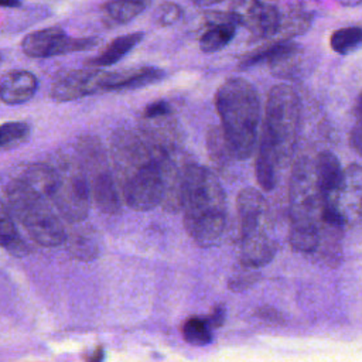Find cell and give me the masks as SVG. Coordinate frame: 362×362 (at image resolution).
<instances>
[{
  "label": "cell",
  "instance_id": "6da1fadb",
  "mask_svg": "<svg viewBox=\"0 0 362 362\" xmlns=\"http://www.w3.org/2000/svg\"><path fill=\"white\" fill-rule=\"evenodd\" d=\"M301 122V103L297 92L284 83L273 86L266 98L257 141L255 173L257 184L272 191L281 168L290 161Z\"/></svg>",
  "mask_w": 362,
  "mask_h": 362
},
{
  "label": "cell",
  "instance_id": "7a4b0ae2",
  "mask_svg": "<svg viewBox=\"0 0 362 362\" xmlns=\"http://www.w3.org/2000/svg\"><path fill=\"white\" fill-rule=\"evenodd\" d=\"M109 156L120 197L127 206L134 211H148L161 204L164 192L161 167L139 132L115 130Z\"/></svg>",
  "mask_w": 362,
  "mask_h": 362
},
{
  "label": "cell",
  "instance_id": "3957f363",
  "mask_svg": "<svg viewBox=\"0 0 362 362\" xmlns=\"http://www.w3.org/2000/svg\"><path fill=\"white\" fill-rule=\"evenodd\" d=\"M181 211L185 229L197 245L218 243L226 226L225 191L218 177L194 160L185 174Z\"/></svg>",
  "mask_w": 362,
  "mask_h": 362
},
{
  "label": "cell",
  "instance_id": "277c9868",
  "mask_svg": "<svg viewBox=\"0 0 362 362\" xmlns=\"http://www.w3.org/2000/svg\"><path fill=\"white\" fill-rule=\"evenodd\" d=\"M40 191L68 222H82L90 206V189L76 157L59 156L52 163L31 164L21 177Z\"/></svg>",
  "mask_w": 362,
  "mask_h": 362
},
{
  "label": "cell",
  "instance_id": "5b68a950",
  "mask_svg": "<svg viewBox=\"0 0 362 362\" xmlns=\"http://www.w3.org/2000/svg\"><path fill=\"white\" fill-rule=\"evenodd\" d=\"M215 107L235 160L249 158L257 146L262 126L257 90L245 78H229L219 85L215 93Z\"/></svg>",
  "mask_w": 362,
  "mask_h": 362
},
{
  "label": "cell",
  "instance_id": "8992f818",
  "mask_svg": "<svg viewBox=\"0 0 362 362\" xmlns=\"http://www.w3.org/2000/svg\"><path fill=\"white\" fill-rule=\"evenodd\" d=\"M253 40L284 41L304 34L314 18L305 0H236L230 10Z\"/></svg>",
  "mask_w": 362,
  "mask_h": 362
},
{
  "label": "cell",
  "instance_id": "52a82bcc",
  "mask_svg": "<svg viewBox=\"0 0 362 362\" xmlns=\"http://www.w3.org/2000/svg\"><path fill=\"white\" fill-rule=\"evenodd\" d=\"M6 198L11 215L38 245L51 247L66 239L61 219L49 201L23 178L11 180L6 185Z\"/></svg>",
  "mask_w": 362,
  "mask_h": 362
},
{
  "label": "cell",
  "instance_id": "ba28073f",
  "mask_svg": "<svg viewBox=\"0 0 362 362\" xmlns=\"http://www.w3.org/2000/svg\"><path fill=\"white\" fill-rule=\"evenodd\" d=\"M76 160L85 173L96 206L105 214H116L122 197L110 156L102 141L95 136H81L76 141Z\"/></svg>",
  "mask_w": 362,
  "mask_h": 362
},
{
  "label": "cell",
  "instance_id": "9c48e42d",
  "mask_svg": "<svg viewBox=\"0 0 362 362\" xmlns=\"http://www.w3.org/2000/svg\"><path fill=\"white\" fill-rule=\"evenodd\" d=\"M290 229L320 230L322 222V201L315 181L314 161L301 156L294 161L290 177Z\"/></svg>",
  "mask_w": 362,
  "mask_h": 362
},
{
  "label": "cell",
  "instance_id": "30bf717a",
  "mask_svg": "<svg viewBox=\"0 0 362 362\" xmlns=\"http://www.w3.org/2000/svg\"><path fill=\"white\" fill-rule=\"evenodd\" d=\"M96 44L98 38H75L69 37L62 28L47 27L28 33L21 41V49L30 58H51L89 49Z\"/></svg>",
  "mask_w": 362,
  "mask_h": 362
},
{
  "label": "cell",
  "instance_id": "8fae6325",
  "mask_svg": "<svg viewBox=\"0 0 362 362\" xmlns=\"http://www.w3.org/2000/svg\"><path fill=\"white\" fill-rule=\"evenodd\" d=\"M139 134L157 158L182 150L184 132L173 113L141 117Z\"/></svg>",
  "mask_w": 362,
  "mask_h": 362
},
{
  "label": "cell",
  "instance_id": "7c38bea8",
  "mask_svg": "<svg viewBox=\"0 0 362 362\" xmlns=\"http://www.w3.org/2000/svg\"><path fill=\"white\" fill-rule=\"evenodd\" d=\"M105 71L71 69L58 74L51 85L49 96L55 102H71L105 92Z\"/></svg>",
  "mask_w": 362,
  "mask_h": 362
},
{
  "label": "cell",
  "instance_id": "4fadbf2b",
  "mask_svg": "<svg viewBox=\"0 0 362 362\" xmlns=\"http://www.w3.org/2000/svg\"><path fill=\"white\" fill-rule=\"evenodd\" d=\"M301 54V48L297 42L291 40L284 41H270L264 47L247 54L242 58L239 68L246 69L255 65L264 64L272 69L283 71L287 66L293 65L294 61L298 59Z\"/></svg>",
  "mask_w": 362,
  "mask_h": 362
},
{
  "label": "cell",
  "instance_id": "5bb4252c",
  "mask_svg": "<svg viewBox=\"0 0 362 362\" xmlns=\"http://www.w3.org/2000/svg\"><path fill=\"white\" fill-rule=\"evenodd\" d=\"M205 24L199 48L202 52H216L233 40L239 21L232 11H211L205 16Z\"/></svg>",
  "mask_w": 362,
  "mask_h": 362
},
{
  "label": "cell",
  "instance_id": "9a60e30c",
  "mask_svg": "<svg viewBox=\"0 0 362 362\" xmlns=\"http://www.w3.org/2000/svg\"><path fill=\"white\" fill-rule=\"evenodd\" d=\"M337 211L346 223L362 212V167L351 164L344 170V180L337 197Z\"/></svg>",
  "mask_w": 362,
  "mask_h": 362
},
{
  "label": "cell",
  "instance_id": "2e32d148",
  "mask_svg": "<svg viewBox=\"0 0 362 362\" xmlns=\"http://www.w3.org/2000/svg\"><path fill=\"white\" fill-rule=\"evenodd\" d=\"M37 89L38 79L27 69H13L0 78V100L10 106L28 102Z\"/></svg>",
  "mask_w": 362,
  "mask_h": 362
},
{
  "label": "cell",
  "instance_id": "e0dca14e",
  "mask_svg": "<svg viewBox=\"0 0 362 362\" xmlns=\"http://www.w3.org/2000/svg\"><path fill=\"white\" fill-rule=\"evenodd\" d=\"M239 257L242 266L259 269L267 264L276 255V242L266 230L239 236Z\"/></svg>",
  "mask_w": 362,
  "mask_h": 362
},
{
  "label": "cell",
  "instance_id": "ac0fdd59",
  "mask_svg": "<svg viewBox=\"0 0 362 362\" xmlns=\"http://www.w3.org/2000/svg\"><path fill=\"white\" fill-rule=\"evenodd\" d=\"M164 76L165 72L156 66H140L132 69H122L116 72H106L105 92L139 89L160 82Z\"/></svg>",
  "mask_w": 362,
  "mask_h": 362
},
{
  "label": "cell",
  "instance_id": "d6986e66",
  "mask_svg": "<svg viewBox=\"0 0 362 362\" xmlns=\"http://www.w3.org/2000/svg\"><path fill=\"white\" fill-rule=\"evenodd\" d=\"M143 40V33H130L112 40L107 47L93 58L86 61V66L102 68L119 62Z\"/></svg>",
  "mask_w": 362,
  "mask_h": 362
},
{
  "label": "cell",
  "instance_id": "ffe728a7",
  "mask_svg": "<svg viewBox=\"0 0 362 362\" xmlns=\"http://www.w3.org/2000/svg\"><path fill=\"white\" fill-rule=\"evenodd\" d=\"M151 0H107L102 10L105 17L113 24H127L141 14Z\"/></svg>",
  "mask_w": 362,
  "mask_h": 362
},
{
  "label": "cell",
  "instance_id": "44dd1931",
  "mask_svg": "<svg viewBox=\"0 0 362 362\" xmlns=\"http://www.w3.org/2000/svg\"><path fill=\"white\" fill-rule=\"evenodd\" d=\"M0 246L16 256H21L27 253V246L16 229L13 215L8 206L4 205L1 199H0Z\"/></svg>",
  "mask_w": 362,
  "mask_h": 362
},
{
  "label": "cell",
  "instance_id": "7402d4cb",
  "mask_svg": "<svg viewBox=\"0 0 362 362\" xmlns=\"http://www.w3.org/2000/svg\"><path fill=\"white\" fill-rule=\"evenodd\" d=\"M329 47L339 55H348L362 47V27H342L329 37Z\"/></svg>",
  "mask_w": 362,
  "mask_h": 362
},
{
  "label": "cell",
  "instance_id": "603a6c76",
  "mask_svg": "<svg viewBox=\"0 0 362 362\" xmlns=\"http://www.w3.org/2000/svg\"><path fill=\"white\" fill-rule=\"evenodd\" d=\"M206 148L212 161L216 163L219 167H225L228 165V163L235 160L221 126H211L208 129Z\"/></svg>",
  "mask_w": 362,
  "mask_h": 362
},
{
  "label": "cell",
  "instance_id": "cb8c5ba5",
  "mask_svg": "<svg viewBox=\"0 0 362 362\" xmlns=\"http://www.w3.org/2000/svg\"><path fill=\"white\" fill-rule=\"evenodd\" d=\"M211 328L212 325L209 324L208 318L191 317L182 325V335L187 342L201 346L212 341Z\"/></svg>",
  "mask_w": 362,
  "mask_h": 362
},
{
  "label": "cell",
  "instance_id": "d4e9b609",
  "mask_svg": "<svg viewBox=\"0 0 362 362\" xmlns=\"http://www.w3.org/2000/svg\"><path fill=\"white\" fill-rule=\"evenodd\" d=\"M30 136V126L27 122L11 120L0 124V148L11 147L23 143Z\"/></svg>",
  "mask_w": 362,
  "mask_h": 362
},
{
  "label": "cell",
  "instance_id": "484cf974",
  "mask_svg": "<svg viewBox=\"0 0 362 362\" xmlns=\"http://www.w3.org/2000/svg\"><path fill=\"white\" fill-rule=\"evenodd\" d=\"M182 17V8L180 4L173 3V1H165L163 4H160V7L157 8L154 18L156 23L161 27H168L173 25L175 23H178Z\"/></svg>",
  "mask_w": 362,
  "mask_h": 362
},
{
  "label": "cell",
  "instance_id": "4316f807",
  "mask_svg": "<svg viewBox=\"0 0 362 362\" xmlns=\"http://www.w3.org/2000/svg\"><path fill=\"white\" fill-rule=\"evenodd\" d=\"M354 117H355V122H354L351 133H349V141H351L352 148L359 156H362V92L359 93L358 100L355 103Z\"/></svg>",
  "mask_w": 362,
  "mask_h": 362
},
{
  "label": "cell",
  "instance_id": "83f0119b",
  "mask_svg": "<svg viewBox=\"0 0 362 362\" xmlns=\"http://www.w3.org/2000/svg\"><path fill=\"white\" fill-rule=\"evenodd\" d=\"M243 269H245L243 272L236 273V276L232 277L230 281H229V287H230L232 290H235V291H239V290H243V288L249 287V286L253 284V283L256 281V279H257V274L253 272L255 269L246 267V266H243Z\"/></svg>",
  "mask_w": 362,
  "mask_h": 362
},
{
  "label": "cell",
  "instance_id": "f1b7e54d",
  "mask_svg": "<svg viewBox=\"0 0 362 362\" xmlns=\"http://www.w3.org/2000/svg\"><path fill=\"white\" fill-rule=\"evenodd\" d=\"M168 113H173L171 105L165 100H156L146 106L141 117H156V116H163Z\"/></svg>",
  "mask_w": 362,
  "mask_h": 362
},
{
  "label": "cell",
  "instance_id": "f546056e",
  "mask_svg": "<svg viewBox=\"0 0 362 362\" xmlns=\"http://www.w3.org/2000/svg\"><path fill=\"white\" fill-rule=\"evenodd\" d=\"M21 0H0V7L4 8H17L21 7Z\"/></svg>",
  "mask_w": 362,
  "mask_h": 362
},
{
  "label": "cell",
  "instance_id": "4dcf8cb0",
  "mask_svg": "<svg viewBox=\"0 0 362 362\" xmlns=\"http://www.w3.org/2000/svg\"><path fill=\"white\" fill-rule=\"evenodd\" d=\"M335 3L344 6V7H355L362 3V0H334Z\"/></svg>",
  "mask_w": 362,
  "mask_h": 362
},
{
  "label": "cell",
  "instance_id": "1f68e13d",
  "mask_svg": "<svg viewBox=\"0 0 362 362\" xmlns=\"http://www.w3.org/2000/svg\"><path fill=\"white\" fill-rule=\"evenodd\" d=\"M197 6H212V4H216V3H221L223 0H192Z\"/></svg>",
  "mask_w": 362,
  "mask_h": 362
},
{
  "label": "cell",
  "instance_id": "d6a6232c",
  "mask_svg": "<svg viewBox=\"0 0 362 362\" xmlns=\"http://www.w3.org/2000/svg\"><path fill=\"white\" fill-rule=\"evenodd\" d=\"M1 61H3V54L0 52V64H1Z\"/></svg>",
  "mask_w": 362,
  "mask_h": 362
}]
</instances>
